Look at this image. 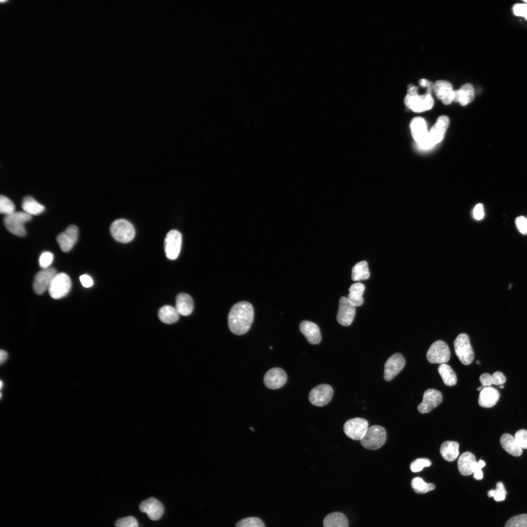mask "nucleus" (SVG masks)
<instances>
[{"mask_svg": "<svg viewBox=\"0 0 527 527\" xmlns=\"http://www.w3.org/2000/svg\"><path fill=\"white\" fill-rule=\"evenodd\" d=\"M438 371L446 385L453 386L456 384L457 376L450 366L446 364H441L438 368Z\"/></svg>", "mask_w": 527, "mask_h": 527, "instance_id": "473e14b6", "label": "nucleus"}, {"mask_svg": "<svg viewBox=\"0 0 527 527\" xmlns=\"http://www.w3.org/2000/svg\"><path fill=\"white\" fill-rule=\"evenodd\" d=\"M505 527H527V514H522L510 518Z\"/></svg>", "mask_w": 527, "mask_h": 527, "instance_id": "c9c22d12", "label": "nucleus"}, {"mask_svg": "<svg viewBox=\"0 0 527 527\" xmlns=\"http://www.w3.org/2000/svg\"><path fill=\"white\" fill-rule=\"evenodd\" d=\"M333 394L332 387L329 385L321 384L314 387L309 394V400L313 405L323 406L331 400Z\"/></svg>", "mask_w": 527, "mask_h": 527, "instance_id": "9b49d317", "label": "nucleus"}, {"mask_svg": "<svg viewBox=\"0 0 527 527\" xmlns=\"http://www.w3.org/2000/svg\"><path fill=\"white\" fill-rule=\"evenodd\" d=\"M56 269L54 267L43 269L36 274L34 283L33 289L38 294H41L49 288L54 277L57 274Z\"/></svg>", "mask_w": 527, "mask_h": 527, "instance_id": "ddd939ff", "label": "nucleus"}, {"mask_svg": "<svg viewBox=\"0 0 527 527\" xmlns=\"http://www.w3.org/2000/svg\"><path fill=\"white\" fill-rule=\"evenodd\" d=\"M299 329L309 344L316 345L320 343L322 339L320 330L315 323L303 321L300 324Z\"/></svg>", "mask_w": 527, "mask_h": 527, "instance_id": "412c9836", "label": "nucleus"}, {"mask_svg": "<svg viewBox=\"0 0 527 527\" xmlns=\"http://www.w3.org/2000/svg\"><path fill=\"white\" fill-rule=\"evenodd\" d=\"M476 364H477V365H479L480 364V362H479V361H476Z\"/></svg>", "mask_w": 527, "mask_h": 527, "instance_id": "4d7b16f0", "label": "nucleus"}, {"mask_svg": "<svg viewBox=\"0 0 527 527\" xmlns=\"http://www.w3.org/2000/svg\"><path fill=\"white\" fill-rule=\"evenodd\" d=\"M515 224L519 231L523 234H527V218L519 216L515 219Z\"/></svg>", "mask_w": 527, "mask_h": 527, "instance_id": "c03bdc74", "label": "nucleus"}, {"mask_svg": "<svg viewBox=\"0 0 527 527\" xmlns=\"http://www.w3.org/2000/svg\"><path fill=\"white\" fill-rule=\"evenodd\" d=\"M476 461L475 456L470 452H465L461 454L458 460V468L460 473L464 476H468L473 472L471 470V464Z\"/></svg>", "mask_w": 527, "mask_h": 527, "instance_id": "c756f323", "label": "nucleus"}, {"mask_svg": "<svg viewBox=\"0 0 527 527\" xmlns=\"http://www.w3.org/2000/svg\"><path fill=\"white\" fill-rule=\"evenodd\" d=\"M386 439V433L385 428L380 426L375 425L368 427L360 443L366 449L376 450L384 445Z\"/></svg>", "mask_w": 527, "mask_h": 527, "instance_id": "20e7f679", "label": "nucleus"}, {"mask_svg": "<svg viewBox=\"0 0 527 527\" xmlns=\"http://www.w3.org/2000/svg\"><path fill=\"white\" fill-rule=\"evenodd\" d=\"M479 380L482 385L486 387L490 386L492 384V377L489 374L486 373L482 374Z\"/></svg>", "mask_w": 527, "mask_h": 527, "instance_id": "09e8293b", "label": "nucleus"}, {"mask_svg": "<svg viewBox=\"0 0 527 527\" xmlns=\"http://www.w3.org/2000/svg\"><path fill=\"white\" fill-rule=\"evenodd\" d=\"M21 207L23 211L30 215H37L43 212L44 206L31 196L25 197L22 202Z\"/></svg>", "mask_w": 527, "mask_h": 527, "instance_id": "7c9ffc66", "label": "nucleus"}, {"mask_svg": "<svg viewBox=\"0 0 527 527\" xmlns=\"http://www.w3.org/2000/svg\"><path fill=\"white\" fill-rule=\"evenodd\" d=\"M80 280L82 286L85 287H90L93 284V279L88 275L84 274L81 276Z\"/></svg>", "mask_w": 527, "mask_h": 527, "instance_id": "8fccbe9b", "label": "nucleus"}, {"mask_svg": "<svg viewBox=\"0 0 527 527\" xmlns=\"http://www.w3.org/2000/svg\"><path fill=\"white\" fill-rule=\"evenodd\" d=\"M430 81H428L426 79H421L419 81V84L421 86L428 87L430 84Z\"/></svg>", "mask_w": 527, "mask_h": 527, "instance_id": "864d4df0", "label": "nucleus"}, {"mask_svg": "<svg viewBox=\"0 0 527 527\" xmlns=\"http://www.w3.org/2000/svg\"><path fill=\"white\" fill-rule=\"evenodd\" d=\"M473 477L476 480H481L483 477V474L481 468H478L473 472Z\"/></svg>", "mask_w": 527, "mask_h": 527, "instance_id": "3c124183", "label": "nucleus"}, {"mask_svg": "<svg viewBox=\"0 0 527 527\" xmlns=\"http://www.w3.org/2000/svg\"><path fill=\"white\" fill-rule=\"evenodd\" d=\"M405 363L403 356L396 353L391 356L385 365L384 378L385 381L392 380L403 369Z\"/></svg>", "mask_w": 527, "mask_h": 527, "instance_id": "2eb2a0df", "label": "nucleus"}, {"mask_svg": "<svg viewBox=\"0 0 527 527\" xmlns=\"http://www.w3.org/2000/svg\"><path fill=\"white\" fill-rule=\"evenodd\" d=\"M525 1L527 3V0H525Z\"/></svg>", "mask_w": 527, "mask_h": 527, "instance_id": "bf43d9fd", "label": "nucleus"}, {"mask_svg": "<svg viewBox=\"0 0 527 527\" xmlns=\"http://www.w3.org/2000/svg\"><path fill=\"white\" fill-rule=\"evenodd\" d=\"M431 465V461L427 458H418L411 462L410 468L411 471L417 472L423 470L425 467H428Z\"/></svg>", "mask_w": 527, "mask_h": 527, "instance_id": "ea45409f", "label": "nucleus"}, {"mask_svg": "<svg viewBox=\"0 0 527 527\" xmlns=\"http://www.w3.org/2000/svg\"><path fill=\"white\" fill-rule=\"evenodd\" d=\"M324 527H348L346 516L340 512H333L325 516L323 521Z\"/></svg>", "mask_w": 527, "mask_h": 527, "instance_id": "bb28decb", "label": "nucleus"}, {"mask_svg": "<svg viewBox=\"0 0 527 527\" xmlns=\"http://www.w3.org/2000/svg\"><path fill=\"white\" fill-rule=\"evenodd\" d=\"M287 381L285 371L279 367H274L268 370L264 378V384L267 388L276 389L282 387Z\"/></svg>", "mask_w": 527, "mask_h": 527, "instance_id": "f3484780", "label": "nucleus"}, {"mask_svg": "<svg viewBox=\"0 0 527 527\" xmlns=\"http://www.w3.org/2000/svg\"><path fill=\"white\" fill-rule=\"evenodd\" d=\"M253 306L249 303L242 301L235 304L228 315V325L230 330L238 335L246 333L254 319Z\"/></svg>", "mask_w": 527, "mask_h": 527, "instance_id": "f257e3e1", "label": "nucleus"}, {"mask_svg": "<svg viewBox=\"0 0 527 527\" xmlns=\"http://www.w3.org/2000/svg\"><path fill=\"white\" fill-rule=\"evenodd\" d=\"M31 215L25 212L15 211L5 215L3 221L7 229L18 236H23L26 234L24 223L30 221Z\"/></svg>", "mask_w": 527, "mask_h": 527, "instance_id": "7ed1b4c3", "label": "nucleus"}, {"mask_svg": "<svg viewBox=\"0 0 527 527\" xmlns=\"http://www.w3.org/2000/svg\"><path fill=\"white\" fill-rule=\"evenodd\" d=\"M454 101L463 106L471 102L474 98V88L469 83L462 85L459 89L454 90Z\"/></svg>", "mask_w": 527, "mask_h": 527, "instance_id": "b1692460", "label": "nucleus"}, {"mask_svg": "<svg viewBox=\"0 0 527 527\" xmlns=\"http://www.w3.org/2000/svg\"><path fill=\"white\" fill-rule=\"evenodd\" d=\"M450 351L448 345L443 341L433 343L426 353V358L431 364H446L450 359Z\"/></svg>", "mask_w": 527, "mask_h": 527, "instance_id": "6e6552de", "label": "nucleus"}, {"mask_svg": "<svg viewBox=\"0 0 527 527\" xmlns=\"http://www.w3.org/2000/svg\"><path fill=\"white\" fill-rule=\"evenodd\" d=\"M459 444L456 442L446 441L441 446L440 453L445 460L452 462L459 455Z\"/></svg>", "mask_w": 527, "mask_h": 527, "instance_id": "cd10ccee", "label": "nucleus"}, {"mask_svg": "<svg viewBox=\"0 0 527 527\" xmlns=\"http://www.w3.org/2000/svg\"><path fill=\"white\" fill-rule=\"evenodd\" d=\"M513 12L515 15L523 16L527 20V4H517L513 7Z\"/></svg>", "mask_w": 527, "mask_h": 527, "instance_id": "a18cd8bd", "label": "nucleus"}, {"mask_svg": "<svg viewBox=\"0 0 527 527\" xmlns=\"http://www.w3.org/2000/svg\"><path fill=\"white\" fill-rule=\"evenodd\" d=\"M79 231L74 225H69L63 232L57 237V241L61 249L67 252L71 250L77 241Z\"/></svg>", "mask_w": 527, "mask_h": 527, "instance_id": "a211bd4d", "label": "nucleus"}, {"mask_svg": "<svg viewBox=\"0 0 527 527\" xmlns=\"http://www.w3.org/2000/svg\"><path fill=\"white\" fill-rule=\"evenodd\" d=\"M15 206L8 198L1 195L0 198V212L5 215L15 212Z\"/></svg>", "mask_w": 527, "mask_h": 527, "instance_id": "58836bf2", "label": "nucleus"}, {"mask_svg": "<svg viewBox=\"0 0 527 527\" xmlns=\"http://www.w3.org/2000/svg\"><path fill=\"white\" fill-rule=\"evenodd\" d=\"M411 135L418 145L426 139L428 132L426 121L421 117L413 118L410 124Z\"/></svg>", "mask_w": 527, "mask_h": 527, "instance_id": "4be33fe9", "label": "nucleus"}, {"mask_svg": "<svg viewBox=\"0 0 527 527\" xmlns=\"http://www.w3.org/2000/svg\"><path fill=\"white\" fill-rule=\"evenodd\" d=\"M2 386V381H0V387H1V388Z\"/></svg>", "mask_w": 527, "mask_h": 527, "instance_id": "13d9d810", "label": "nucleus"}, {"mask_svg": "<svg viewBox=\"0 0 527 527\" xmlns=\"http://www.w3.org/2000/svg\"><path fill=\"white\" fill-rule=\"evenodd\" d=\"M404 102L406 106L413 111L422 112L432 108L434 100L431 94L427 93L421 95L406 94Z\"/></svg>", "mask_w": 527, "mask_h": 527, "instance_id": "1a4fd4ad", "label": "nucleus"}, {"mask_svg": "<svg viewBox=\"0 0 527 527\" xmlns=\"http://www.w3.org/2000/svg\"><path fill=\"white\" fill-rule=\"evenodd\" d=\"M492 384L495 385H501L505 383L506 378L505 375L500 371L495 372L491 376Z\"/></svg>", "mask_w": 527, "mask_h": 527, "instance_id": "49530a36", "label": "nucleus"}, {"mask_svg": "<svg viewBox=\"0 0 527 527\" xmlns=\"http://www.w3.org/2000/svg\"><path fill=\"white\" fill-rule=\"evenodd\" d=\"M194 304L190 296L185 293L178 294L176 300V309L179 314L183 316L190 315L193 311Z\"/></svg>", "mask_w": 527, "mask_h": 527, "instance_id": "393cba45", "label": "nucleus"}, {"mask_svg": "<svg viewBox=\"0 0 527 527\" xmlns=\"http://www.w3.org/2000/svg\"><path fill=\"white\" fill-rule=\"evenodd\" d=\"M365 289L363 284L357 283L352 284L349 288L347 299L355 307L361 306L364 303L363 295Z\"/></svg>", "mask_w": 527, "mask_h": 527, "instance_id": "c85d7f7f", "label": "nucleus"}, {"mask_svg": "<svg viewBox=\"0 0 527 527\" xmlns=\"http://www.w3.org/2000/svg\"><path fill=\"white\" fill-rule=\"evenodd\" d=\"M356 308L345 297H342L339 303V309L337 315L338 322L343 326H349L352 323Z\"/></svg>", "mask_w": 527, "mask_h": 527, "instance_id": "4468645a", "label": "nucleus"}, {"mask_svg": "<svg viewBox=\"0 0 527 527\" xmlns=\"http://www.w3.org/2000/svg\"><path fill=\"white\" fill-rule=\"evenodd\" d=\"M449 120L446 116L439 117L431 127L426 140L419 146L422 149H429L441 142L448 126Z\"/></svg>", "mask_w": 527, "mask_h": 527, "instance_id": "f03ea898", "label": "nucleus"}, {"mask_svg": "<svg viewBox=\"0 0 527 527\" xmlns=\"http://www.w3.org/2000/svg\"><path fill=\"white\" fill-rule=\"evenodd\" d=\"M506 494L507 491L504 486L501 482H499L496 484V488L495 489H491L487 492L488 497H493L494 500L497 502L504 501L505 499Z\"/></svg>", "mask_w": 527, "mask_h": 527, "instance_id": "e433bc0d", "label": "nucleus"}, {"mask_svg": "<svg viewBox=\"0 0 527 527\" xmlns=\"http://www.w3.org/2000/svg\"><path fill=\"white\" fill-rule=\"evenodd\" d=\"M500 444L503 448L512 456L517 457L522 454V448L517 444L514 437L508 433L502 435Z\"/></svg>", "mask_w": 527, "mask_h": 527, "instance_id": "a878e982", "label": "nucleus"}, {"mask_svg": "<svg viewBox=\"0 0 527 527\" xmlns=\"http://www.w3.org/2000/svg\"><path fill=\"white\" fill-rule=\"evenodd\" d=\"M369 275L367 263L365 261L357 263L352 268L351 278L353 281L365 280L368 279Z\"/></svg>", "mask_w": 527, "mask_h": 527, "instance_id": "72a5a7b5", "label": "nucleus"}, {"mask_svg": "<svg viewBox=\"0 0 527 527\" xmlns=\"http://www.w3.org/2000/svg\"><path fill=\"white\" fill-rule=\"evenodd\" d=\"M182 241V235L178 231L171 230L167 234L164 240V250L168 259L174 260L177 258L180 253Z\"/></svg>", "mask_w": 527, "mask_h": 527, "instance_id": "f8f14e48", "label": "nucleus"}, {"mask_svg": "<svg viewBox=\"0 0 527 527\" xmlns=\"http://www.w3.org/2000/svg\"><path fill=\"white\" fill-rule=\"evenodd\" d=\"M517 444L522 448L527 449V430L520 429L514 435Z\"/></svg>", "mask_w": 527, "mask_h": 527, "instance_id": "37998d69", "label": "nucleus"}, {"mask_svg": "<svg viewBox=\"0 0 527 527\" xmlns=\"http://www.w3.org/2000/svg\"><path fill=\"white\" fill-rule=\"evenodd\" d=\"M158 316L162 322L167 324L174 323L179 318V314L176 308L168 305H164L160 308Z\"/></svg>", "mask_w": 527, "mask_h": 527, "instance_id": "2f4dec72", "label": "nucleus"}, {"mask_svg": "<svg viewBox=\"0 0 527 527\" xmlns=\"http://www.w3.org/2000/svg\"><path fill=\"white\" fill-rule=\"evenodd\" d=\"M413 490L418 494H424L435 489L433 484L427 483L420 477L414 478L411 482Z\"/></svg>", "mask_w": 527, "mask_h": 527, "instance_id": "f704fd0d", "label": "nucleus"}, {"mask_svg": "<svg viewBox=\"0 0 527 527\" xmlns=\"http://www.w3.org/2000/svg\"><path fill=\"white\" fill-rule=\"evenodd\" d=\"M236 527H265L264 523L259 518L251 517L239 521Z\"/></svg>", "mask_w": 527, "mask_h": 527, "instance_id": "4c0bfd02", "label": "nucleus"}, {"mask_svg": "<svg viewBox=\"0 0 527 527\" xmlns=\"http://www.w3.org/2000/svg\"><path fill=\"white\" fill-rule=\"evenodd\" d=\"M8 356L7 353L3 350L0 351V363L2 364L7 359Z\"/></svg>", "mask_w": 527, "mask_h": 527, "instance_id": "603ef678", "label": "nucleus"}, {"mask_svg": "<svg viewBox=\"0 0 527 527\" xmlns=\"http://www.w3.org/2000/svg\"><path fill=\"white\" fill-rule=\"evenodd\" d=\"M438 99L444 104H449L454 101L455 92L452 84L446 80H437L434 83L433 89Z\"/></svg>", "mask_w": 527, "mask_h": 527, "instance_id": "aec40b11", "label": "nucleus"}, {"mask_svg": "<svg viewBox=\"0 0 527 527\" xmlns=\"http://www.w3.org/2000/svg\"><path fill=\"white\" fill-rule=\"evenodd\" d=\"M112 237L117 241L126 243L131 241L135 235L133 225L128 221L118 219L114 221L110 228Z\"/></svg>", "mask_w": 527, "mask_h": 527, "instance_id": "423d86ee", "label": "nucleus"}, {"mask_svg": "<svg viewBox=\"0 0 527 527\" xmlns=\"http://www.w3.org/2000/svg\"><path fill=\"white\" fill-rule=\"evenodd\" d=\"M139 509L141 511L146 513L149 518L153 521L160 519L164 511L162 503L153 497L142 502Z\"/></svg>", "mask_w": 527, "mask_h": 527, "instance_id": "6ab92c4d", "label": "nucleus"}, {"mask_svg": "<svg viewBox=\"0 0 527 527\" xmlns=\"http://www.w3.org/2000/svg\"><path fill=\"white\" fill-rule=\"evenodd\" d=\"M500 387L501 388H503L504 387V385H503V384L500 385Z\"/></svg>", "mask_w": 527, "mask_h": 527, "instance_id": "6e6d98bb", "label": "nucleus"}, {"mask_svg": "<svg viewBox=\"0 0 527 527\" xmlns=\"http://www.w3.org/2000/svg\"><path fill=\"white\" fill-rule=\"evenodd\" d=\"M71 287L70 277L64 273H57L49 287V293L53 299H61L69 293Z\"/></svg>", "mask_w": 527, "mask_h": 527, "instance_id": "0eeeda50", "label": "nucleus"}, {"mask_svg": "<svg viewBox=\"0 0 527 527\" xmlns=\"http://www.w3.org/2000/svg\"><path fill=\"white\" fill-rule=\"evenodd\" d=\"M443 396L440 391L435 389H428L424 393L422 403L418 406V410L421 413L430 412L442 402Z\"/></svg>", "mask_w": 527, "mask_h": 527, "instance_id": "dca6fc26", "label": "nucleus"}, {"mask_svg": "<svg viewBox=\"0 0 527 527\" xmlns=\"http://www.w3.org/2000/svg\"><path fill=\"white\" fill-rule=\"evenodd\" d=\"M478 463L481 468H482L483 467H484L486 465L485 462L482 460H480Z\"/></svg>", "mask_w": 527, "mask_h": 527, "instance_id": "5fc2aeb1", "label": "nucleus"}, {"mask_svg": "<svg viewBox=\"0 0 527 527\" xmlns=\"http://www.w3.org/2000/svg\"><path fill=\"white\" fill-rule=\"evenodd\" d=\"M115 526L116 527H139L137 520L132 516L119 519L115 523Z\"/></svg>", "mask_w": 527, "mask_h": 527, "instance_id": "a19ab883", "label": "nucleus"}, {"mask_svg": "<svg viewBox=\"0 0 527 527\" xmlns=\"http://www.w3.org/2000/svg\"><path fill=\"white\" fill-rule=\"evenodd\" d=\"M53 254L49 251L43 252L39 258V265L42 269L49 268L53 262Z\"/></svg>", "mask_w": 527, "mask_h": 527, "instance_id": "79ce46f5", "label": "nucleus"}, {"mask_svg": "<svg viewBox=\"0 0 527 527\" xmlns=\"http://www.w3.org/2000/svg\"><path fill=\"white\" fill-rule=\"evenodd\" d=\"M500 396V393L497 389L490 386L486 387L480 391L479 405L483 407H491L496 405Z\"/></svg>", "mask_w": 527, "mask_h": 527, "instance_id": "5701e85b", "label": "nucleus"}, {"mask_svg": "<svg viewBox=\"0 0 527 527\" xmlns=\"http://www.w3.org/2000/svg\"><path fill=\"white\" fill-rule=\"evenodd\" d=\"M368 428L366 420L362 418H354L347 420L344 425V431L349 438L354 440H361Z\"/></svg>", "mask_w": 527, "mask_h": 527, "instance_id": "9d476101", "label": "nucleus"}, {"mask_svg": "<svg viewBox=\"0 0 527 527\" xmlns=\"http://www.w3.org/2000/svg\"><path fill=\"white\" fill-rule=\"evenodd\" d=\"M484 214L483 205L481 203L476 205L473 211V216L474 219L477 220H480L484 218Z\"/></svg>", "mask_w": 527, "mask_h": 527, "instance_id": "de8ad7c7", "label": "nucleus"}, {"mask_svg": "<svg viewBox=\"0 0 527 527\" xmlns=\"http://www.w3.org/2000/svg\"><path fill=\"white\" fill-rule=\"evenodd\" d=\"M456 356L464 365H469L473 361L474 353L468 336L465 333L458 335L454 341Z\"/></svg>", "mask_w": 527, "mask_h": 527, "instance_id": "39448f33", "label": "nucleus"}]
</instances>
